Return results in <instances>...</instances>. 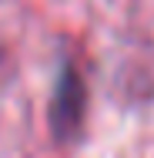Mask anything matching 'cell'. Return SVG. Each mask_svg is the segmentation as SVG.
<instances>
[{"mask_svg": "<svg viewBox=\"0 0 154 158\" xmlns=\"http://www.w3.org/2000/svg\"><path fill=\"white\" fill-rule=\"evenodd\" d=\"M84 111H87V88H84V77L74 64L67 61L61 67V77H57V88L50 98V131L70 141L77 138V131L84 125Z\"/></svg>", "mask_w": 154, "mask_h": 158, "instance_id": "obj_1", "label": "cell"}]
</instances>
